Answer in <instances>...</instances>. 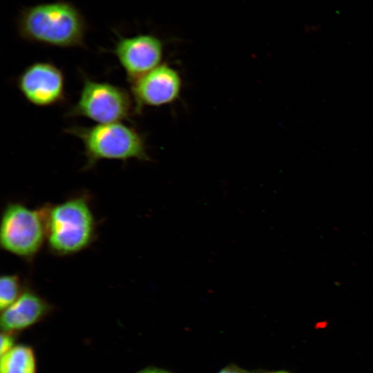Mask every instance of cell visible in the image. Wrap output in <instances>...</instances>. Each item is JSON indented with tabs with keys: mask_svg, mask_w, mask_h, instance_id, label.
Instances as JSON below:
<instances>
[{
	"mask_svg": "<svg viewBox=\"0 0 373 373\" xmlns=\"http://www.w3.org/2000/svg\"><path fill=\"white\" fill-rule=\"evenodd\" d=\"M17 29L22 39L32 44L61 48L86 47V20L73 3L66 1L23 8Z\"/></svg>",
	"mask_w": 373,
	"mask_h": 373,
	"instance_id": "1",
	"label": "cell"
},
{
	"mask_svg": "<svg viewBox=\"0 0 373 373\" xmlns=\"http://www.w3.org/2000/svg\"><path fill=\"white\" fill-rule=\"evenodd\" d=\"M64 131L77 137L84 146L86 163L83 170L92 169L103 160H150L144 135L131 125L120 122L73 125Z\"/></svg>",
	"mask_w": 373,
	"mask_h": 373,
	"instance_id": "2",
	"label": "cell"
},
{
	"mask_svg": "<svg viewBox=\"0 0 373 373\" xmlns=\"http://www.w3.org/2000/svg\"><path fill=\"white\" fill-rule=\"evenodd\" d=\"M46 242L58 256L70 255L88 247L94 240L95 218L84 195L44 207Z\"/></svg>",
	"mask_w": 373,
	"mask_h": 373,
	"instance_id": "3",
	"label": "cell"
},
{
	"mask_svg": "<svg viewBox=\"0 0 373 373\" xmlns=\"http://www.w3.org/2000/svg\"><path fill=\"white\" fill-rule=\"evenodd\" d=\"M79 97L66 111L67 117H85L99 124L129 121L137 113L131 94L124 88L96 81L81 71Z\"/></svg>",
	"mask_w": 373,
	"mask_h": 373,
	"instance_id": "4",
	"label": "cell"
},
{
	"mask_svg": "<svg viewBox=\"0 0 373 373\" xmlns=\"http://www.w3.org/2000/svg\"><path fill=\"white\" fill-rule=\"evenodd\" d=\"M46 240L45 208L30 209L19 202L7 204L0 226L1 247L19 257L32 259Z\"/></svg>",
	"mask_w": 373,
	"mask_h": 373,
	"instance_id": "5",
	"label": "cell"
},
{
	"mask_svg": "<svg viewBox=\"0 0 373 373\" xmlns=\"http://www.w3.org/2000/svg\"><path fill=\"white\" fill-rule=\"evenodd\" d=\"M16 84L22 96L36 106L60 105L66 100L64 74L50 61L28 65L17 77Z\"/></svg>",
	"mask_w": 373,
	"mask_h": 373,
	"instance_id": "6",
	"label": "cell"
},
{
	"mask_svg": "<svg viewBox=\"0 0 373 373\" xmlns=\"http://www.w3.org/2000/svg\"><path fill=\"white\" fill-rule=\"evenodd\" d=\"M117 39L110 50L124 70L129 83L144 75L161 63L163 44L150 34L125 37L117 32Z\"/></svg>",
	"mask_w": 373,
	"mask_h": 373,
	"instance_id": "7",
	"label": "cell"
},
{
	"mask_svg": "<svg viewBox=\"0 0 373 373\" xmlns=\"http://www.w3.org/2000/svg\"><path fill=\"white\" fill-rule=\"evenodd\" d=\"M130 84L137 113L144 106H160L173 102L182 88L179 73L165 64H160Z\"/></svg>",
	"mask_w": 373,
	"mask_h": 373,
	"instance_id": "8",
	"label": "cell"
},
{
	"mask_svg": "<svg viewBox=\"0 0 373 373\" xmlns=\"http://www.w3.org/2000/svg\"><path fill=\"white\" fill-rule=\"evenodd\" d=\"M50 310V305L44 298L26 289L13 303L1 311V330L13 332L26 329L41 321Z\"/></svg>",
	"mask_w": 373,
	"mask_h": 373,
	"instance_id": "9",
	"label": "cell"
},
{
	"mask_svg": "<svg viewBox=\"0 0 373 373\" xmlns=\"http://www.w3.org/2000/svg\"><path fill=\"white\" fill-rule=\"evenodd\" d=\"M37 363L31 347L16 345L1 356L0 373H36Z\"/></svg>",
	"mask_w": 373,
	"mask_h": 373,
	"instance_id": "10",
	"label": "cell"
},
{
	"mask_svg": "<svg viewBox=\"0 0 373 373\" xmlns=\"http://www.w3.org/2000/svg\"><path fill=\"white\" fill-rule=\"evenodd\" d=\"M22 285L17 275L6 274L0 278V308L3 310L22 294Z\"/></svg>",
	"mask_w": 373,
	"mask_h": 373,
	"instance_id": "11",
	"label": "cell"
},
{
	"mask_svg": "<svg viewBox=\"0 0 373 373\" xmlns=\"http://www.w3.org/2000/svg\"><path fill=\"white\" fill-rule=\"evenodd\" d=\"M15 346V338L11 332H3L1 334V356L8 352Z\"/></svg>",
	"mask_w": 373,
	"mask_h": 373,
	"instance_id": "12",
	"label": "cell"
},
{
	"mask_svg": "<svg viewBox=\"0 0 373 373\" xmlns=\"http://www.w3.org/2000/svg\"><path fill=\"white\" fill-rule=\"evenodd\" d=\"M218 373H250L236 367H227L221 370Z\"/></svg>",
	"mask_w": 373,
	"mask_h": 373,
	"instance_id": "13",
	"label": "cell"
},
{
	"mask_svg": "<svg viewBox=\"0 0 373 373\" xmlns=\"http://www.w3.org/2000/svg\"><path fill=\"white\" fill-rule=\"evenodd\" d=\"M137 373H171L167 370L157 368V367H147L139 371Z\"/></svg>",
	"mask_w": 373,
	"mask_h": 373,
	"instance_id": "14",
	"label": "cell"
},
{
	"mask_svg": "<svg viewBox=\"0 0 373 373\" xmlns=\"http://www.w3.org/2000/svg\"><path fill=\"white\" fill-rule=\"evenodd\" d=\"M272 373H289V372H285V371H278V372H272Z\"/></svg>",
	"mask_w": 373,
	"mask_h": 373,
	"instance_id": "15",
	"label": "cell"
}]
</instances>
